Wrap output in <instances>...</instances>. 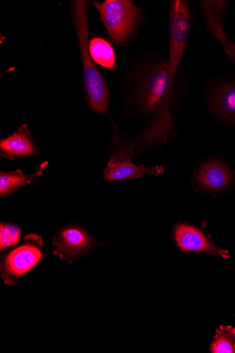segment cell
Listing matches in <instances>:
<instances>
[{
	"instance_id": "2",
	"label": "cell",
	"mask_w": 235,
	"mask_h": 353,
	"mask_svg": "<svg viewBox=\"0 0 235 353\" xmlns=\"http://www.w3.org/2000/svg\"><path fill=\"white\" fill-rule=\"evenodd\" d=\"M72 5L83 61L84 83L88 105L93 112L105 115L108 110L110 92L89 50L88 2L78 0V1H73Z\"/></svg>"
},
{
	"instance_id": "16",
	"label": "cell",
	"mask_w": 235,
	"mask_h": 353,
	"mask_svg": "<svg viewBox=\"0 0 235 353\" xmlns=\"http://www.w3.org/2000/svg\"><path fill=\"white\" fill-rule=\"evenodd\" d=\"M222 44L227 55L235 63V45L228 39L222 41Z\"/></svg>"
},
{
	"instance_id": "8",
	"label": "cell",
	"mask_w": 235,
	"mask_h": 353,
	"mask_svg": "<svg viewBox=\"0 0 235 353\" xmlns=\"http://www.w3.org/2000/svg\"><path fill=\"white\" fill-rule=\"evenodd\" d=\"M234 176L228 167L218 159L206 162L198 170L195 181L201 188L211 192H219L229 188Z\"/></svg>"
},
{
	"instance_id": "7",
	"label": "cell",
	"mask_w": 235,
	"mask_h": 353,
	"mask_svg": "<svg viewBox=\"0 0 235 353\" xmlns=\"http://www.w3.org/2000/svg\"><path fill=\"white\" fill-rule=\"evenodd\" d=\"M174 237L178 248L184 252H207L219 254L223 259L229 258L227 250L218 248L203 232L187 224H178L174 230Z\"/></svg>"
},
{
	"instance_id": "5",
	"label": "cell",
	"mask_w": 235,
	"mask_h": 353,
	"mask_svg": "<svg viewBox=\"0 0 235 353\" xmlns=\"http://www.w3.org/2000/svg\"><path fill=\"white\" fill-rule=\"evenodd\" d=\"M96 241L83 228L71 224L61 229L54 236L53 254L70 264L88 255Z\"/></svg>"
},
{
	"instance_id": "9",
	"label": "cell",
	"mask_w": 235,
	"mask_h": 353,
	"mask_svg": "<svg viewBox=\"0 0 235 353\" xmlns=\"http://www.w3.org/2000/svg\"><path fill=\"white\" fill-rule=\"evenodd\" d=\"M40 153L41 150L33 140L27 124L23 125L17 132L0 141V154L12 161Z\"/></svg>"
},
{
	"instance_id": "15",
	"label": "cell",
	"mask_w": 235,
	"mask_h": 353,
	"mask_svg": "<svg viewBox=\"0 0 235 353\" xmlns=\"http://www.w3.org/2000/svg\"><path fill=\"white\" fill-rule=\"evenodd\" d=\"M21 239V229L17 224L1 223L0 226V250L17 245Z\"/></svg>"
},
{
	"instance_id": "3",
	"label": "cell",
	"mask_w": 235,
	"mask_h": 353,
	"mask_svg": "<svg viewBox=\"0 0 235 353\" xmlns=\"http://www.w3.org/2000/svg\"><path fill=\"white\" fill-rule=\"evenodd\" d=\"M93 4L113 41L119 46L125 44L141 21V9L130 0H106Z\"/></svg>"
},
{
	"instance_id": "10",
	"label": "cell",
	"mask_w": 235,
	"mask_h": 353,
	"mask_svg": "<svg viewBox=\"0 0 235 353\" xmlns=\"http://www.w3.org/2000/svg\"><path fill=\"white\" fill-rule=\"evenodd\" d=\"M213 112L221 119L235 124V83L216 87L210 95Z\"/></svg>"
},
{
	"instance_id": "1",
	"label": "cell",
	"mask_w": 235,
	"mask_h": 353,
	"mask_svg": "<svg viewBox=\"0 0 235 353\" xmlns=\"http://www.w3.org/2000/svg\"><path fill=\"white\" fill-rule=\"evenodd\" d=\"M176 74L170 72L169 61L150 68L141 84L139 101L152 121L145 132L130 146H151L165 142L172 134L174 119L171 112V94Z\"/></svg>"
},
{
	"instance_id": "6",
	"label": "cell",
	"mask_w": 235,
	"mask_h": 353,
	"mask_svg": "<svg viewBox=\"0 0 235 353\" xmlns=\"http://www.w3.org/2000/svg\"><path fill=\"white\" fill-rule=\"evenodd\" d=\"M133 150L130 147L120 149L110 159L104 171L106 181H120L141 178L144 174L159 176L164 172L161 166L147 168L131 161Z\"/></svg>"
},
{
	"instance_id": "4",
	"label": "cell",
	"mask_w": 235,
	"mask_h": 353,
	"mask_svg": "<svg viewBox=\"0 0 235 353\" xmlns=\"http://www.w3.org/2000/svg\"><path fill=\"white\" fill-rule=\"evenodd\" d=\"M43 238L37 234L24 237L23 243L8 251L2 259L1 272L4 283L17 285L19 279L36 268L43 258Z\"/></svg>"
},
{
	"instance_id": "14",
	"label": "cell",
	"mask_w": 235,
	"mask_h": 353,
	"mask_svg": "<svg viewBox=\"0 0 235 353\" xmlns=\"http://www.w3.org/2000/svg\"><path fill=\"white\" fill-rule=\"evenodd\" d=\"M212 353H235V328L221 326L210 346Z\"/></svg>"
},
{
	"instance_id": "13",
	"label": "cell",
	"mask_w": 235,
	"mask_h": 353,
	"mask_svg": "<svg viewBox=\"0 0 235 353\" xmlns=\"http://www.w3.org/2000/svg\"><path fill=\"white\" fill-rule=\"evenodd\" d=\"M89 50L95 63L110 70H114L116 62L115 52L108 41L100 37L92 38Z\"/></svg>"
},
{
	"instance_id": "11",
	"label": "cell",
	"mask_w": 235,
	"mask_h": 353,
	"mask_svg": "<svg viewBox=\"0 0 235 353\" xmlns=\"http://www.w3.org/2000/svg\"><path fill=\"white\" fill-rule=\"evenodd\" d=\"M48 165V162L43 163L37 172L30 175H25L23 172L20 170L13 172H2L0 173V197L5 199L11 196L21 187L30 183L43 174L44 170Z\"/></svg>"
},
{
	"instance_id": "12",
	"label": "cell",
	"mask_w": 235,
	"mask_h": 353,
	"mask_svg": "<svg viewBox=\"0 0 235 353\" xmlns=\"http://www.w3.org/2000/svg\"><path fill=\"white\" fill-rule=\"evenodd\" d=\"M205 19L214 37L221 42L227 38L223 27L222 17L227 6V1L201 2Z\"/></svg>"
}]
</instances>
